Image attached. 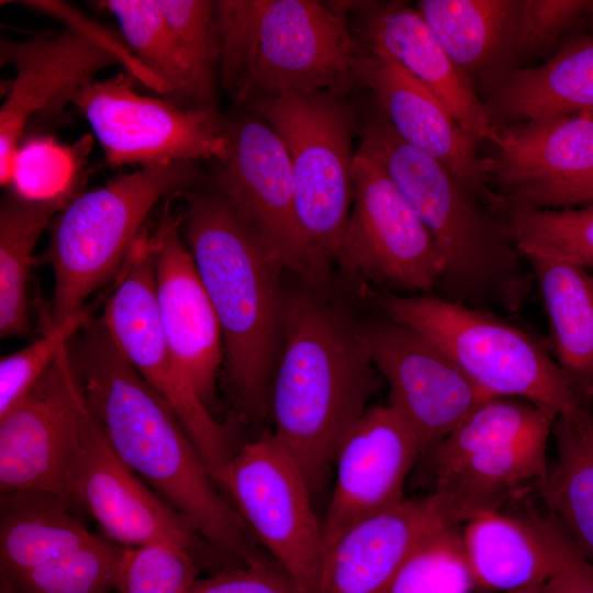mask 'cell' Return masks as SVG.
I'll return each instance as SVG.
<instances>
[{"mask_svg":"<svg viewBox=\"0 0 593 593\" xmlns=\"http://www.w3.org/2000/svg\"><path fill=\"white\" fill-rule=\"evenodd\" d=\"M68 355L86 407L119 458L213 550L239 566L264 560L177 416L119 350L101 317L79 329Z\"/></svg>","mask_w":593,"mask_h":593,"instance_id":"cell-1","label":"cell"},{"mask_svg":"<svg viewBox=\"0 0 593 593\" xmlns=\"http://www.w3.org/2000/svg\"><path fill=\"white\" fill-rule=\"evenodd\" d=\"M380 377L360 325L313 292L286 294L268 416L313 494L325 488L338 448L369 407Z\"/></svg>","mask_w":593,"mask_h":593,"instance_id":"cell-2","label":"cell"},{"mask_svg":"<svg viewBox=\"0 0 593 593\" xmlns=\"http://www.w3.org/2000/svg\"><path fill=\"white\" fill-rule=\"evenodd\" d=\"M186 198L181 234L221 326L226 392L242 418L262 422L282 344V267L216 191Z\"/></svg>","mask_w":593,"mask_h":593,"instance_id":"cell-3","label":"cell"},{"mask_svg":"<svg viewBox=\"0 0 593 593\" xmlns=\"http://www.w3.org/2000/svg\"><path fill=\"white\" fill-rule=\"evenodd\" d=\"M357 150L384 170L430 233L445 266L439 296L484 310L522 307L533 277L500 212L403 142L378 110L363 125Z\"/></svg>","mask_w":593,"mask_h":593,"instance_id":"cell-4","label":"cell"},{"mask_svg":"<svg viewBox=\"0 0 593 593\" xmlns=\"http://www.w3.org/2000/svg\"><path fill=\"white\" fill-rule=\"evenodd\" d=\"M221 82L238 105L367 88L376 57L343 13L315 0L216 1Z\"/></svg>","mask_w":593,"mask_h":593,"instance_id":"cell-5","label":"cell"},{"mask_svg":"<svg viewBox=\"0 0 593 593\" xmlns=\"http://www.w3.org/2000/svg\"><path fill=\"white\" fill-rule=\"evenodd\" d=\"M195 178L193 161H175L76 193L52 220L42 258L54 277L45 328L85 307L91 294L116 279L155 204L189 189Z\"/></svg>","mask_w":593,"mask_h":593,"instance_id":"cell-6","label":"cell"},{"mask_svg":"<svg viewBox=\"0 0 593 593\" xmlns=\"http://www.w3.org/2000/svg\"><path fill=\"white\" fill-rule=\"evenodd\" d=\"M378 302L385 316L435 343L488 394L521 399L556 415L580 404L548 340L508 320L434 294L385 291Z\"/></svg>","mask_w":593,"mask_h":593,"instance_id":"cell-7","label":"cell"},{"mask_svg":"<svg viewBox=\"0 0 593 593\" xmlns=\"http://www.w3.org/2000/svg\"><path fill=\"white\" fill-rule=\"evenodd\" d=\"M63 20L65 29L42 33L26 41L1 37L0 65L11 64L15 77L0 108V183L11 182L13 163L30 119L58 113L71 103L94 76L113 65L124 66L138 82L168 96V88L131 53L126 44L67 4L56 1H23Z\"/></svg>","mask_w":593,"mask_h":593,"instance_id":"cell-8","label":"cell"},{"mask_svg":"<svg viewBox=\"0 0 593 593\" xmlns=\"http://www.w3.org/2000/svg\"><path fill=\"white\" fill-rule=\"evenodd\" d=\"M282 141L303 234L328 268L336 261L354 202L356 115L346 96L290 93L250 108Z\"/></svg>","mask_w":593,"mask_h":593,"instance_id":"cell-9","label":"cell"},{"mask_svg":"<svg viewBox=\"0 0 593 593\" xmlns=\"http://www.w3.org/2000/svg\"><path fill=\"white\" fill-rule=\"evenodd\" d=\"M256 540L301 593H315L325 557L313 493L295 459L272 435L245 443L214 479Z\"/></svg>","mask_w":593,"mask_h":593,"instance_id":"cell-10","label":"cell"},{"mask_svg":"<svg viewBox=\"0 0 593 593\" xmlns=\"http://www.w3.org/2000/svg\"><path fill=\"white\" fill-rule=\"evenodd\" d=\"M115 280L102 322L126 360L171 409L215 479L236 450L227 427L202 403L167 342L156 304L146 227Z\"/></svg>","mask_w":593,"mask_h":593,"instance_id":"cell-11","label":"cell"},{"mask_svg":"<svg viewBox=\"0 0 593 593\" xmlns=\"http://www.w3.org/2000/svg\"><path fill=\"white\" fill-rule=\"evenodd\" d=\"M135 82L133 75L121 71L92 81L71 102L90 124L109 166L145 168L226 157L225 123L216 112L143 96Z\"/></svg>","mask_w":593,"mask_h":593,"instance_id":"cell-12","label":"cell"},{"mask_svg":"<svg viewBox=\"0 0 593 593\" xmlns=\"http://www.w3.org/2000/svg\"><path fill=\"white\" fill-rule=\"evenodd\" d=\"M225 131L228 150L220 161L215 191L282 269L313 283L323 281L327 267L301 230L282 141L256 113L225 123Z\"/></svg>","mask_w":593,"mask_h":593,"instance_id":"cell-13","label":"cell"},{"mask_svg":"<svg viewBox=\"0 0 593 593\" xmlns=\"http://www.w3.org/2000/svg\"><path fill=\"white\" fill-rule=\"evenodd\" d=\"M354 202L336 262L355 276L410 294H432L444 260L426 226L384 170L357 150Z\"/></svg>","mask_w":593,"mask_h":593,"instance_id":"cell-14","label":"cell"},{"mask_svg":"<svg viewBox=\"0 0 593 593\" xmlns=\"http://www.w3.org/2000/svg\"><path fill=\"white\" fill-rule=\"evenodd\" d=\"M85 407L67 345L32 390L0 416V492L45 491L72 508L70 475Z\"/></svg>","mask_w":593,"mask_h":593,"instance_id":"cell-15","label":"cell"},{"mask_svg":"<svg viewBox=\"0 0 593 593\" xmlns=\"http://www.w3.org/2000/svg\"><path fill=\"white\" fill-rule=\"evenodd\" d=\"M360 328L369 357L388 383L387 404L413 429L425 449L492 398L414 328L388 316Z\"/></svg>","mask_w":593,"mask_h":593,"instance_id":"cell-16","label":"cell"},{"mask_svg":"<svg viewBox=\"0 0 593 593\" xmlns=\"http://www.w3.org/2000/svg\"><path fill=\"white\" fill-rule=\"evenodd\" d=\"M70 503L123 548L160 544L195 553L201 536L192 523L144 483L112 449L85 407L70 475Z\"/></svg>","mask_w":593,"mask_h":593,"instance_id":"cell-17","label":"cell"},{"mask_svg":"<svg viewBox=\"0 0 593 593\" xmlns=\"http://www.w3.org/2000/svg\"><path fill=\"white\" fill-rule=\"evenodd\" d=\"M182 211L170 201L149 234L155 298L160 323L181 371L202 403L212 411L222 373L221 326L181 234Z\"/></svg>","mask_w":593,"mask_h":593,"instance_id":"cell-18","label":"cell"},{"mask_svg":"<svg viewBox=\"0 0 593 593\" xmlns=\"http://www.w3.org/2000/svg\"><path fill=\"white\" fill-rule=\"evenodd\" d=\"M424 450L388 404L367 409L336 454L334 488L321 521L325 553L354 524L405 499L406 477Z\"/></svg>","mask_w":593,"mask_h":593,"instance_id":"cell-19","label":"cell"},{"mask_svg":"<svg viewBox=\"0 0 593 593\" xmlns=\"http://www.w3.org/2000/svg\"><path fill=\"white\" fill-rule=\"evenodd\" d=\"M367 89L398 136L445 166L501 214L506 203L493 189L488 157L423 83L388 56L374 55Z\"/></svg>","mask_w":593,"mask_h":593,"instance_id":"cell-20","label":"cell"},{"mask_svg":"<svg viewBox=\"0 0 593 593\" xmlns=\"http://www.w3.org/2000/svg\"><path fill=\"white\" fill-rule=\"evenodd\" d=\"M357 37L373 55L388 56L423 83L478 144L496 128L472 81L451 59L417 9L403 2L360 4Z\"/></svg>","mask_w":593,"mask_h":593,"instance_id":"cell-21","label":"cell"},{"mask_svg":"<svg viewBox=\"0 0 593 593\" xmlns=\"http://www.w3.org/2000/svg\"><path fill=\"white\" fill-rule=\"evenodd\" d=\"M449 525L432 493L354 524L326 551L315 593H389L414 549Z\"/></svg>","mask_w":593,"mask_h":593,"instance_id":"cell-22","label":"cell"},{"mask_svg":"<svg viewBox=\"0 0 593 593\" xmlns=\"http://www.w3.org/2000/svg\"><path fill=\"white\" fill-rule=\"evenodd\" d=\"M490 144L491 184L501 198L593 174V114L539 118L502 126Z\"/></svg>","mask_w":593,"mask_h":593,"instance_id":"cell-23","label":"cell"},{"mask_svg":"<svg viewBox=\"0 0 593 593\" xmlns=\"http://www.w3.org/2000/svg\"><path fill=\"white\" fill-rule=\"evenodd\" d=\"M494 128L593 114V35L568 40L542 65L516 67L479 91Z\"/></svg>","mask_w":593,"mask_h":593,"instance_id":"cell-24","label":"cell"},{"mask_svg":"<svg viewBox=\"0 0 593 593\" xmlns=\"http://www.w3.org/2000/svg\"><path fill=\"white\" fill-rule=\"evenodd\" d=\"M524 0H421L416 9L478 92L519 67Z\"/></svg>","mask_w":593,"mask_h":593,"instance_id":"cell-25","label":"cell"},{"mask_svg":"<svg viewBox=\"0 0 593 593\" xmlns=\"http://www.w3.org/2000/svg\"><path fill=\"white\" fill-rule=\"evenodd\" d=\"M524 258L546 310L552 357L574 399L593 412V275L561 257Z\"/></svg>","mask_w":593,"mask_h":593,"instance_id":"cell-26","label":"cell"},{"mask_svg":"<svg viewBox=\"0 0 593 593\" xmlns=\"http://www.w3.org/2000/svg\"><path fill=\"white\" fill-rule=\"evenodd\" d=\"M462 542L477 589L483 592L544 585L555 569L542 515L532 508L479 515L462 525Z\"/></svg>","mask_w":593,"mask_h":593,"instance_id":"cell-27","label":"cell"},{"mask_svg":"<svg viewBox=\"0 0 593 593\" xmlns=\"http://www.w3.org/2000/svg\"><path fill=\"white\" fill-rule=\"evenodd\" d=\"M548 439L478 454L429 470L432 490L452 525L496 512L526 486H535L549 467Z\"/></svg>","mask_w":593,"mask_h":593,"instance_id":"cell-28","label":"cell"},{"mask_svg":"<svg viewBox=\"0 0 593 593\" xmlns=\"http://www.w3.org/2000/svg\"><path fill=\"white\" fill-rule=\"evenodd\" d=\"M555 458L534 489L578 551L593 564V412L578 404L558 415Z\"/></svg>","mask_w":593,"mask_h":593,"instance_id":"cell-29","label":"cell"},{"mask_svg":"<svg viewBox=\"0 0 593 593\" xmlns=\"http://www.w3.org/2000/svg\"><path fill=\"white\" fill-rule=\"evenodd\" d=\"M97 536L59 496L38 490L0 495L1 578L10 579L75 551Z\"/></svg>","mask_w":593,"mask_h":593,"instance_id":"cell-30","label":"cell"},{"mask_svg":"<svg viewBox=\"0 0 593 593\" xmlns=\"http://www.w3.org/2000/svg\"><path fill=\"white\" fill-rule=\"evenodd\" d=\"M556 415L530 402L492 396L477 406L451 432L422 456L429 470L465 458L551 437Z\"/></svg>","mask_w":593,"mask_h":593,"instance_id":"cell-31","label":"cell"},{"mask_svg":"<svg viewBox=\"0 0 593 593\" xmlns=\"http://www.w3.org/2000/svg\"><path fill=\"white\" fill-rule=\"evenodd\" d=\"M66 204L34 202L12 192L0 205V335L21 337L30 332L27 288L34 249L43 231Z\"/></svg>","mask_w":593,"mask_h":593,"instance_id":"cell-32","label":"cell"},{"mask_svg":"<svg viewBox=\"0 0 593 593\" xmlns=\"http://www.w3.org/2000/svg\"><path fill=\"white\" fill-rule=\"evenodd\" d=\"M93 4L114 15L131 53L168 88L167 99L191 109L187 67L158 0H101Z\"/></svg>","mask_w":593,"mask_h":593,"instance_id":"cell-33","label":"cell"},{"mask_svg":"<svg viewBox=\"0 0 593 593\" xmlns=\"http://www.w3.org/2000/svg\"><path fill=\"white\" fill-rule=\"evenodd\" d=\"M503 216L523 256L561 257L593 269V205L537 209L506 204Z\"/></svg>","mask_w":593,"mask_h":593,"instance_id":"cell-34","label":"cell"},{"mask_svg":"<svg viewBox=\"0 0 593 593\" xmlns=\"http://www.w3.org/2000/svg\"><path fill=\"white\" fill-rule=\"evenodd\" d=\"M178 41L190 83V108L215 111L220 76L216 1L158 0Z\"/></svg>","mask_w":593,"mask_h":593,"instance_id":"cell-35","label":"cell"},{"mask_svg":"<svg viewBox=\"0 0 593 593\" xmlns=\"http://www.w3.org/2000/svg\"><path fill=\"white\" fill-rule=\"evenodd\" d=\"M89 135L72 145L53 136H34L21 142L9 187L27 201L67 203L90 148Z\"/></svg>","mask_w":593,"mask_h":593,"instance_id":"cell-36","label":"cell"},{"mask_svg":"<svg viewBox=\"0 0 593 593\" xmlns=\"http://www.w3.org/2000/svg\"><path fill=\"white\" fill-rule=\"evenodd\" d=\"M123 547L96 537L86 546L10 579L9 593H109Z\"/></svg>","mask_w":593,"mask_h":593,"instance_id":"cell-37","label":"cell"},{"mask_svg":"<svg viewBox=\"0 0 593 593\" xmlns=\"http://www.w3.org/2000/svg\"><path fill=\"white\" fill-rule=\"evenodd\" d=\"M475 589L463 548L462 525H449L414 549L389 593H473Z\"/></svg>","mask_w":593,"mask_h":593,"instance_id":"cell-38","label":"cell"},{"mask_svg":"<svg viewBox=\"0 0 593 593\" xmlns=\"http://www.w3.org/2000/svg\"><path fill=\"white\" fill-rule=\"evenodd\" d=\"M199 569L184 548L153 544L123 548L116 575L119 593H190Z\"/></svg>","mask_w":593,"mask_h":593,"instance_id":"cell-39","label":"cell"},{"mask_svg":"<svg viewBox=\"0 0 593 593\" xmlns=\"http://www.w3.org/2000/svg\"><path fill=\"white\" fill-rule=\"evenodd\" d=\"M92 317L85 306L42 336L0 360V416L15 406L54 365L61 350Z\"/></svg>","mask_w":593,"mask_h":593,"instance_id":"cell-40","label":"cell"},{"mask_svg":"<svg viewBox=\"0 0 593 593\" xmlns=\"http://www.w3.org/2000/svg\"><path fill=\"white\" fill-rule=\"evenodd\" d=\"M586 0H524L519 64L544 54L583 16Z\"/></svg>","mask_w":593,"mask_h":593,"instance_id":"cell-41","label":"cell"},{"mask_svg":"<svg viewBox=\"0 0 593 593\" xmlns=\"http://www.w3.org/2000/svg\"><path fill=\"white\" fill-rule=\"evenodd\" d=\"M190 593H301L287 572L266 560L232 567L198 581Z\"/></svg>","mask_w":593,"mask_h":593,"instance_id":"cell-42","label":"cell"},{"mask_svg":"<svg viewBox=\"0 0 593 593\" xmlns=\"http://www.w3.org/2000/svg\"><path fill=\"white\" fill-rule=\"evenodd\" d=\"M542 521L555 549L556 563L542 593H593V564L573 546L564 532L549 514Z\"/></svg>","mask_w":593,"mask_h":593,"instance_id":"cell-43","label":"cell"},{"mask_svg":"<svg viewBox=\"0 0 593 593\" xmlns=\"http://www.w3.org/2000/svg\"><path fill=\"white\" fill-rule=\"evenodd\" d=\"M503 200L508 205L537 209L593 205V174L563 183L517 190Z\"/></svg>","mask_w":593,"mask_h":593,"instance_id":"cell-44","label":"cell"},{"mask_svg":"<svg viewBox=\"0 0 593 593\" xmlns=\"http://www.w3.org/2000/svg\"><path fill=\"white\" fill-rule=\"evenodd\" d=\"M505 593H542V585H533L519 590H514Z\"/></svg>","mask_w":593,"mask_h":593,"instance_id":"cell-45","label":"cell"},{"mask_svg":"<svg viewBox=\"0 0 593 593\" xmlns=\"http://www.w3.org/2000/svg\"><path fill=\"white\" fill-rule=\"evenodd\" d=\"M582 19H588L593 23V0H586Z\"/></svg>","mask_w":593,"mask_h":593,"instance_id":"cell-46","label":"cell"},{"mask_svg":"<svg viewBox=\"0 0 593 593\" xmlns=\"http://www.w3.org/2000/svg\"><path fill=\"white\" fill-rule=\"evenodd\" d=\"M1 593H9V592L2 588Z\"/></svg>","mask_w":593,"mask_h":593,"instance_id":"cell-47","label":"cell"}]
</instances>
